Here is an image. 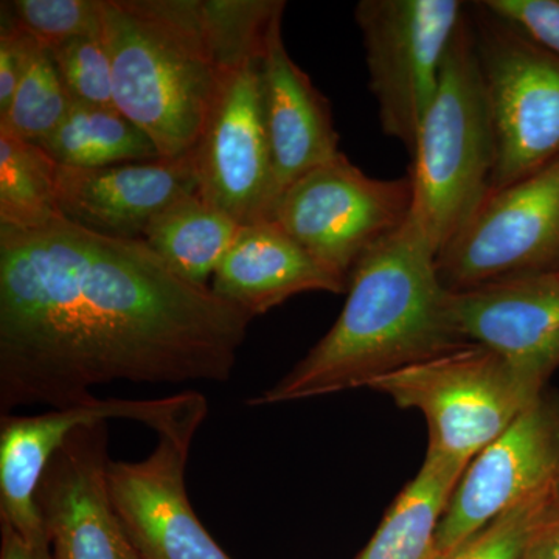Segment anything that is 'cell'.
Masks as SVG:
<instances>
[{
  "instance_id": "1",
  "label": "cell",
  "mask_w": 559,
  "mask_h": 559,
  "mask_svg": "<svg viewBox=\"0 0 559 559\" xmlns=\"http://www.w3.org/2000/svg\"><path fill=\"white\" fill-rule=\"evenodd\" d=\"M252 316L142 240L58 216L0 227V412L64 409L110 382H227Z\"/></svg>"
},
{
  "instance_id": "2",
  "label": "cell",
  "mask_w": 559,
  "mask_h": 559,
  "mask_svg": "<svg viewBox=\"0 0 559 559\" xmlns=\"http://www.w3.org/2000/svg\"><path fill=\"white\" fill-rule=\"evenodd\" d=\"M448 301L437 252L409 216L353 270L344 310L329 333L248 404L277 406L369 388L382 374L462 347Z\"/></svg>"
},
{
  "instance_id": "3",
  "label": "cell",
  "mask_w": 559,
  "mask_h": 559,
  "mask_svg": "<svg viewBox=\"0 0 559 559\" xmlns=\"http://www.w3.org/2000/svg\"><path fill=\"white\" fill-rule=\"evenodd\" d=\"M102 25L116 108L162 159L189 156L223 75L201 0H102Z\"/></svg>"
},
{
  "instance_id": "4",
  "label": "cell",
  "mask_w": 559,
  "mask_h": 559,
  "mask_svg": "<svg viewBox=\"0 0 559 559\" xmlns=\"http://www.w3.org/2000/svg\"><path fill=\"white\" fill-rule=\"evenodd\" d=\"M411 157V216L439 257L487 200L498 160L468 7Z\"/></svg>"
},
{
  "instance_id": "5",
  "label": "cell",
  "mask_w": 559,
  "mask_h": 559,
  "mask_svg": "<svg viewBox=\"0 0 559 559\" xmlns=\"http://www.w3.org/2000/svg\"><path fill=\"white\" fill-rule=\"evenodd\" d=\"M367 389L421 412L429 454L463 468L546 390L477 344L390 371Z\"/></svg>"
},
{
  "instance_id": "6",
  "label": "cell",
  "mask_w": 559,
  "mask_h": 559,
  "mask_svg": "<svg viewBox=\"0 0 559 559\" xmlns=\"http://www.w3.org/2000/svg\"><path fill=\"white\" fill-rule=\"evenodd\" d=\"M468 9L498 140L491 193L559 157V55L484 2Z\"/></svg>"
},
{
  "instance_id": "7",
  "label": "cell",
  "mask_w": 559,
  "mask_h": 559,
  "mask_svg": "<svg viewBox=\"0 0 559 559\" xmlns=\"http://www.w3.org/2000/svg\"><path fill=\"white\" fill-rule=\"evenodd\" d=\"M465 13L459 0H360L356 5L382 131L409 154Z\"/></svg>"
},
{
  "instance_id": "8",
  "label": "cell",
  "mask_w": 559,
  "mask_h": 559,
  "mask_svg": "<svg viewBox=\"0 0 559 559\" xmlns=\"http://www.w3.org/2000/svg\"><path fill=\"white\" fill-rule=\"evenodd\" d=\"M412 202L409 176L370 178L341 153L296 180L280 198L272 219L348 283L359 261L409 219Z\"/></svg>"
},
{
  "instance_id": "9",
  "label": "cell",
  "mask_w": 559,
  "mask_h": 559,
  "mask_svg": "<svg viewBox=\"0 0 559 559\" xmlns=\"http://www.w3.org/2000/svg\"><path fill=\"white\" fill-rule=\"evenodd\" d=\"M451 293L503 280L559 275V157L491 191L437 257Z\"/></svg>"
},
{
  "instance_id": "10",
  "label": "cell",
  "mask_w": 559,
  "mask_h": 559,
  "mask_svg": "<svg viewBox=\"0 0 559 559\" xmlns=\"http://www.w3.org/2000/svg\"><path fill=\"white\" fill-rule=\"evenodd\" d=\"M209 414L204 395L140 462L108 465V488L117 516L142 559H231L198 520L186 487L194 436Z\"/></svg>"
},
{
  "instance_id": "11",
  "label": "cell",
  "mask_w": 559,
  "mask_h": 559,
  "mask_svg": "<svg viewBox=\"0 0 559 559\" xmlns=\"http://www.w3.org/2000/svg\"><path fill=\"white\" fill-rule=\"evenodd\" d=\"M198 194L240 226L272 219L274 168L264 123L261 60L223 69L204 130L190 153Z\"/></svg>"
},
{
  "instance_id": "12",
  "label": "cell",
  "mask_w": 559,
  "mask_h": 559,
  "mask_svg": "<svg viewBox=\"0 0 559 559\" xmlns=\"http://www.w3.org/2000/svg\"><path fill=\"white\" fill-rule=\"evenodd\" d=\"M559 488V393H543L463 473L437 535V559L500 514Z\"/></svg>"
},
{
  "instance_id": "13",
  "label": "cell",
  "mask_w": 559,
  "mask_h": 559,
  "mask_svg": "<svg viewBox=\"0 0 559 559\" xmlns=\"http://www.w3.org/2000/svg\"><path fill=\"white\" fill-rule=\"evenodd\" d=\"M200 393L187 390L157 400L94 399L39 415H2L0 524L9 525L27 543L49 540L36 506V491L50 460L73 430L109 419H131L160 433L189 412Z\"/></svg>"
},
{
  "instance_id": "14",
  "label": "cell",
  "mask_w": 559,
  "mask_h": 559,
  "mask_svg": "<svg viewBox=\"0 0 559 559\" xmlns=\"http://www.w3.org/2000/svg\"><path fill=\"white\" fill-rule=\"evenodd\" d=\"M108 421L73 430L36 491L53 559H142L108 488Z\"/></svg>"
},
{
  "instance_id": "15",
  "label": "cell",
  "mask_w": 559,
  "mask_h": 559,
  "mask_svg": "<svg viewBox=\"0 0 559 559\" xmlns=\"http://www.w3.org/2000/svg\"><path fill=\"white\" fill-rule=\"evenodd\" d=\"M448 308L460 340L491 349L546 388L559 367V275L450 290Z\"/></svg>"
},
{
  "instance_id": "16",
  "label": "cell",
  "mask_w": 559,
  "mask_h": 559,
  "mask_svg": "<svg viewBox=\"0 0 559 559\" xmlns=\"http://www.w3.org/2000/svg\"><path fill=\"white\" fill-rule=\"evenodd\" d=\"M193 193L198 187L190 154L102 168L58 165L57 170L62 218L120 240H142L162 212Z\"/></svg>"
},
{
  "instance_id": "17",
  "label": "cell",
  "mask_w": 559,
  "mask_h": 559,
  "mask_svg": "<svg viewBox=\"0 0 559 559\" xmlns=\"http://www.w3.org/2000/svg\"><path fill=\"white\" fill-rule=\"evenodd\" d=\"M282 17L272 24L261 57L264 123L274 168L275 205L301 176L340 156L330 103L289 57Z\"/></svg>"
},
{
  "instance_id": "18",
  "label": "cell",
  "mask_w": 559,
  "mask_h": 559,
  "mask_svg": "<svg viewBox=\"0 0 559 559\" xmlns=\"http://www.w3.org/2000/svg\"><path fill=\"white\" fill-rule=\"evenodd\" d=\"M210 288L255 319L299 294L347 293L348 283L312 259L274 219H264L241 227Z\"/></svg>"
},
{
  "instance_id": "19",
  "label": "cell",
  "mask_w": 559,
  "mask_h": 559,
  "mask_svg": "<svg viewBox=\"0 0 559 559\" xmlns=\"http://www.w3.org/2000/svg\"><path fill=\"white\" fill-rule=\"evenodd\" d=\"M465 469L426 452L417 476L393 500L356 559H437L441 520Z\"/></svg>"
},
{
  "instance_id": "20",
  "label": "cell",
  "mask_w": 559,
  "mask_h": 559,
  "mask_svg": "<svg viewBox=\"0 0 559 559\" xmlns=\"http://www.w3.org/2000/svg\"><path fill=\"white\" fill-rule=\"evenodd\" d=\"M242 226L193 193L162 212L142 241L180 277L209 286Z\"/></svg>"
},
{
  "instance_id": "21",
  "label": "cell",
  "mask_w": 559,
  "mask_h": 559,
  "mask_svg": "<svg viewBox=\"0 0 559 559\" xmlns=\"http://www.w3.org/2000/svg\"><path fill=\"white\" fill-rule=\"evenodd\" d=\"M36 145L58 165L73 168L162 159L153 140L119 109L79 103H72L60 127Z\"/></svg>"
},
{
  "instance_id": "22",
  "label": "cell",
  "mask_w": 559,
  "mask_h": 559,
  "mask_svg": "<svg viewBox=\"0 0 559 559\" xmlns=\"http://www.w3.org/2000/svg\"><path fill=\"white\" fill-rule=\"evenodd\" d=\"M57 170L39 145L0 130V227L36 229L61 216Z\"/></svg>"
},
{
  "instance_id": "23",
  "label": "cell",
  "mask_w": 559,
  "mask_h": 559,
  "mask_svg": "<svg viewBox=\"0 0 559 559\" xmlns=\"http://www.w3.org/2000/svg\"><path fill=\"white\" fill-rule=\"evenodd\" d=\"M70 106L72 102L49 50L36 47L9 109L0 116V130L40 143L60 127Z\"/></svg>"
},
{
  "instance_id": "24",
  "label": "cell",
  "mask_w": 559,
  "mask_h": 559,
  "mask_svg": "<svg viewBox=\"0 0 559 559\" xmlns=\"http://www.w3.org/2000/svg\"><path fill=\"white\" fill-rule=\"evenodd\" d=\"M202 14L221 68L261 60L274 21L283 16L278 0H201Z\"/></svg>"
},
{
  "instance_id": "25",
  "label": "cell",
  "mask_w": 559,
  "mask_h": 559,
  "mask_svg": "<svg viewBox=\"0 0 559 559\" xmlns=\"http://www.w3.org/2000/svg\"><path fill=\"white\" fill-rule=\"evenodd\" d=\"M7 20L51 50L102 31V0H14L2 3Z\"/></svg>"
},
{
  "instance_id": "26",
  "label": "cell",
  "mask_w": 559,
  "mask_h": 559,
  "mask_svg": "<svg viewBox=\"0 0 559 559\" xmlns=\"http://www.w3.org/2000/svg\"><path fill=\"white\" fill-rule=\"evenodd\" d=\"M70 102L116 108L112 61L100 32L80 36L49 50Z\"/></svg>"
},
{
  "instance_id": "27",
  "label": "cell",
  "mask_w": 559,
  "mask_h": 559,
  "mask_svg": "<svg viewBox=\"0 0 559 559\" xmlns=\"http://www.w3.org/2000/svg\"><path fill=\"white\" fill-rule=\"evenodd\" d=\"M555 491L525 500L500 514L465 543L460 544L457 549L440 559H521L530 533Z\"/></svg>"
},
{
  "instance_id": "28",
  "label": "cell",
  "mask_w": 559,
  "mask_h": 559,
  "mask_svg": "<svg viewBox=\"0 0 559 559\" xmlns=\"http://www.w3.org/2000/svg\"><path fill=\"white\" fill-rule=\"evenodd\" d=\"M484 3L559 55V0H487Z\"/></svg>"
},
{
  "instance_id": "29",
  "label": "cell",
  "mask_w": 559,
  "mask_h": 559,
  "mask_svg": "<svg viewBox=\"0 0 559 559\" xmlns=\"http://www.w3.org/2000/svg\"><path fill=\"white\" fill-rule=\"evenodd\" d=\"M38 44L2 16L0 31V116L9 109L17 84L27 69L33 51Z\"/></svg>"
},
{
  "instance_id": "30",
  "label": "cell",
  "mask_w": 559,
  "mask_h": 559,
  "mask_svg": "<svg viewBox=\"0 0 559 559\" xmlns=\"http://www.w3.org/2000/svg\"><path fill=\"white\" fill-rule=\"evenodd\" d=\"M521 559H559V488L540 511Z\"/></svg>"
},
{
  "instance_id": "31",
  "label": "cell",
  "mask_w": 559,
  "mask_h": 559,
  "mask_svg": "<svg viewBox=\"0 0 559 559\" xmlns=\"http://www.w3.org/2000/svg\"><path fill=\"white\" fill-rule=\"evenodd\" d=\"M0 559H53L50 540L32 544L22 539L13 528L2 524Z\"/></svg>"
}]
</instances>
